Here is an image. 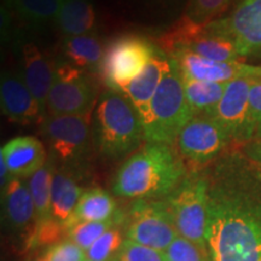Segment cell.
<instances>
[{
    "mask_svg": "<svg viewBox=\"0 0 261 261\" xmlns=\"http://www.w3.org/2000/svg\"><path fill=\"white\" fill-rule=\"evenodd\" d=\"M204 172L208 260L261 261V166L233 151Z\"/></svg>",
    "mask_w": 261,
    "mask_h": 261,
    "instance_id": "cell-1",
    "label": "cell"
},
{
    "mask_svg": "<svg viewBox=\"0 0 261 261\" xmlns=\"http://www.w3.org/2000/svg\"><path fill=\"white\" fill-rule=\"evenodd\" d=\"M188 175L180 152L173 145L145 143L117 169L112 191L130 200H161Z\"/></svg>",
    "mask_w": 261,
    "mask_h": 261,
    "instance_id": "cell-2",
    "label": "cell"
},
{
    "mask_svg": "<svg viewBox=\"0 0 261 261\" xmlns=\"http://www.w3.org/2000/svg\"><path fill=\"white\" fill-rule=\"evenodd\" d=\"M92 129L98 151L109 159L130 154L145 140L144 127L135 107L125 94L113 90L99 94Z\"/></svg>",
    "mask_w": 261,
    "mask_h": 261,
    "instance_id": "cell-3",
    "label": "cell"
},
{
    "mask_svg": "<svg viewBox=\"0 0 261 261\" xmlns=\"http://www.w3.org/2000/svg\"><path fill=\"white\" fill-rule=\"evenodd\" d=\"M194 116L185 96L180 67L171 57V68L156 91L143 126L145 142L174 145L181 129Z\"/></svg>",
    "mask_w": 261,
    "mask_h": 261,
    "instance_id": "cell-4",
    "label": "cell"
},
{
    "mask_svg": "<svg viewBox=\"0 0 261 261\" xmlns=\"http://www.w3.org/2000/svg\"><path fill=\"white\" fill-rule=\"evenodd\" d=\"M179 236L207 252L208 180L205 172L188 173L178 188L165 198Z\"/></svg>",
    "mask_w": 261,
    "mask_h": 261,
    "instance_id": "cell-5",
    "label": "cell"
},
{
    "mask_svg": "<svg viewBox=\"0 0 261 261\" xmlns=\"http://www.w3.org/2000/svg\"><path fill=\"white\" fill-rule=\"evenodd\" d=\"M92 113L86 115H50L41 122L40 132L46 139L51 158L62 163V167H83L92 146Z\"/></svg>",
    "mask_w": 261,
    "mask_h": 261,
    "instance_id": "cell-6",
    "label": "cell"
},
{
    "mask_svg": "<svg viewBox=\"0 0 261 261\" xmlns=\"http://www.w3.org/2000/svg\"><path fill=\"white\" fill-rule=\"evenodd\" d=\"M159 50L142 35L126 34L113 39L106 47L99 76L108 90L123 91L145 67Z\"/></svg>",
    "mask_w": 261,
    "mask_h": 261,
    "instance_id": "cell-7",
    "label": "cell"
},
{
    "mask_svg": "<svg viewBox=\"0 0 261 261\" xmlns=\"http://www.w3.org/2000/svg\"><path fill=\"white\" fill-rule=\"evenodd\" d=\"M54 81L47 98L50 115H86L98 100V86L91 75L64 60L54 62Z\"/></svg>",
    "mask_w": 261,
    "mask_h": 261,
    "instance_id": "cell-8",
    "label": "cell"
},
{
    "mask_svg": "<svg viewBox=\"0 0 261 261\" xmlns=\"http://www.w3.org/2000/svg\"><path fill=\"white\" fill-rule=\"evenodd\" d=\"M127 240L165 252L179 236L172 214L161 200H136L123 223Z\"/></svg>",
    "mask_w": 261,
    "mask_h": 261,
    "instance_id": "cell-9",
    "label": "cell"
},
{
    "mask_svg": "<svg viewBox=\"0 0 261 261\" xmlns=\"http://www.w3.org/2000/svg\"><path fill=\"white\" fill-rule=\"evenodd\" d=\"M204 29L232 41L243 60H261V0H238L230 14Z\"/></svg>",
    "mask_w": 261,
    "mask_h": 261,
    "instance_id": "cell-10",
    "label": "cell"
},
{
    "mask_svg": "<svg viewBox=\"0 0 261 261\" xmlns=\"http://www.w3.org/2000/svg\"><path fill=\"white\" fill-rule=\"evenodd\" d=\"M253 81H230L219 100L205 115L213 119L225 130L232 143L244 145L255 138V125L250 110L249 94Z\"/></svg>",
    "mask_w": 261,
    "mask_h": 261,
    "instance_id": "cell-11",
    "label": "cell"
},
{
    "mask_svg": "<svg viewBox=\"0 0 261 261\" xmlns=\"http://www.w3.org/2000/svg\"><path fill=\"white\" fill-rule=\"evenodd\" d=\"M225 130L205 114H198L185 125L178 137V150L195 166L217 160L231 144Z\"/></svg>",
    "mask_w": 261,
    "mask_h": 261,
    "instance_id": "cell-12",
    "label": "cell"
},
{
    "mask_svg": "<svg viewBox=\"0 0 261 261\" xmlns=\"http://www.w3.org/2000/svg\"><path fill=\"white\" fill-rule=\"evenodd\" d=\"M168 56L177 61L182 74L196 80L211 83H230L241 79L261 80V65L210 61L187 51H175Z\"/></svg>",
    "mask_w": 261,
    "mask_h": 261,
    "instance_id": "cell-13",
    "label": "cell"
},
{
    "mask_svg": "<svg viewBox=\"0 0 261 261\" xmlns=\"http://www.w3.org/2000/svg\"><path fill=\"white\" fill-rule=\"evenodd\" d=\"M3 220L6 227L16 234L24 237V243L31 242L35 228V207L24 179L12 177L2 190Z\"/></svg>",
    "mask_w": 261,
    "mask_h": 261,
    "instance_id": "cell-14",
    "label": "cell"
},
{
    "mask_svg": "<svg viewBox=\"0 0 261 261\" xmlns=\"http://www.w3.org/2000/svg\"><path fill=\"white\" fill-rule=\"evenodd\" d=\"M0 107L8 119L19 125L42 122L45 117L21 74L11 70L3 71L0 77Z\"/></svg>",
    "mask_w": 261,
    "mask_h": 261,
    "instance_id": "cell-15",
    "label": "cell"
},
{
    "mask_svg": "<svg viewBox=\"0 0 261 261\" xmlns=\"http://www.w3.org/2000/svg\"><path fill=\"white\" fill-rule=\"evenodd\" d=\"M18 50L19 74L37 99L42 113H47V98L54 81L55 63H51L33 41L21 40Z\"/></svg>",
    "mask_w": 261,
    "mask_h": 261,
    "instance_id": "cell-16",
    "label": "cell"
},
{
    "mask_svg": "<svg viewBox=\"0 0 261 261\" xmlns=\"http://www.w3.org/2000/svg\"><path fill=\"white\" fill-rule=\"evenodd\" d=\"M169 68H171V57L159 46V50L156 51L145 69L135 80L130 81L123 91V94L128 98L137 113L139 114L143 126L148 120L150 107L156 91Z\"/></svg>",
    "mask_w": 261,
    "mask_h": 261,
    "instance_id": "cell-17",
    "label": "cell"
},
{
    "mask_svg": "<svg viewBox=\"0 0 261 261\" xmlns=\"http://www.w3.org/2000/svg\"><path fill=\"white\" fill-rule=\"evenodd\" d=\"M0 159L14 177L29 179L47 162V154L40 139L19 136L10 139L0 150Z\"/></svg>",
    "mask_w": 261,
    "mask_h": 261,
    "instance_id": "cell-18",
    "label": "cell"
},
{
    "mask_svg": "<svg viewBox=\"0 0 261 261\" xmlns=\"http://www.w3.org/2000/svg\"><path fill=\"white\" fill-rule=\"evenodd\" d=\"M61 47L64 61L89 74H99L107 45L97 33L64 37Z\"/></svg>",
    "mask_w": 261,
    "mask_h": 261,
    "instance_id": "cell-19",
    "label": "cell"
},
{
    "mask_svg": "<svg viewBox=\"0 0 261 261\" xmlns=\"http://www.w3.org/2000/svg\"><path fill=\"white\" fill-rule=\"evenodd\" d=\"M84 191L73 171L64 167L55 168L51 190L52 219L65 227Z\"/></svg>",
    "mask_w": 261,
    "mask_h": 261,
    "instance_id": "cell-20",
    "label": "cell"
},
{
    "mask_svg": "<svg viewBox=\"0 0 261 261\" xmlns=\"http://www.w3.org/2000/svg\"><path fill=\"white\" fill-rule=\"evenodd\" d=\"M56 24L63 37L96 33L97 12L92 0H63Z\"/></svg>",
    "mask_w": 261,
    "mask_h": 261,
    "instance_id": "cell-21",
    "label": "cell"
},
{
    "mask_svg": "<svg viewBox=\"0 0 261 261\" xmlns=\"http://www.w3.org/2000/svg\"><path fill=\"white\" fill-rule=\"evenodd\" d=\"M117 203L109 192L100 188L85 190L65 228L86 221H106L119 213Z\"/></svg>",
    "mask_w": 261,
    "mask_h": 261,
    "instance_id": "cell-22",
    "label": "cell"
},
{
    "mask_svg": "<svg viewBox=\"0 0 261 261\" xmlns=\"http://www.w3.org/2000/svg\"><path fill=\"white\" fill-rule=\"evenodd\" d=\"M54 173L55 160L50 156L47 162L27 180L35 207V219H37L35 226L54 220L51 215V190Z\"/></svg>",
    "mask_w": 261,
    "mask_h": 261,
    "instance_id": "cell-23",
    "label": "cell"
},
{
    "mask_svg": "<svg viewBox=\"0 0 261 261\" xmlns=\"http://www.w3.org/2000/svg\"><path fill=\"white\" fill-rule=\"evenodd\" d=\"M181 77L185 96L195 115L204 114L213 109L219 103L227 85V83L196 80L182 73Z\"/></svg>",
    "mask_w": 261,
    "mask_h": 261,
    "instance_id": "cell-24",
    "label": "cell"
},
{
    "mask_svg": "<svg viewBox=\"0 0 261 261\" xmlns=\"http://www.w3.org/2000/svg\"><path fill=\"white\" fill-rule=\"evenodd\" d=\"M63 0H14L12 11L32 25L56 21Z\"/></svg>",
    "mask_w": 261,
    "mask_h": 261,
    "instance_id": "cell-25",
    "label": "cell"
},
{
    "mask_svg": "<svg viewBox=\"0 0 261 261\" xmlns=\"http://www.w3.org/2000/svg\"><path fill=\"white\" fill-rule=\"evenodd\" d=\"M126 214L123 212H119L115 217L106 221H86L74 225L67 230V238L77 244L81 249L86 252L92 244L108 230L115 226V225L125 223Z\"/></svg>",
    "mask_w": 261,
    "mask_h": 261,
    "instance_id": "cell-26",
    "label": "cell"
},
{
    "mask_svg": "<svg viewBox=\"0 0 261 261\" xmlns=\"http://www.w3.org/2000/svg\"><path fill=\"white\" fill-rule=\"evenodd\" d=\"M125 240L123 223L115 225L86 250V259L90 261H114Z\"/></svg>",
    "mask_w": 261,
    "mask_h": 261,
    "instance_id": "cell-27",
    "label": "cell"
},
{
    "mask_svg": "<svg viewBox=\"0 0 261 261\" xmlns=\"http://www.w3.org/2000/svg\"><path fill=\"white\" fill-rule=\"evenodd\" d=\"M230 3L231 0H189L181 17L197 25H207L219 18Z\"/></svg>",
    "mask_w": 261,
    "mask_h": 261,
    "instance_id": "cell-28",
    "label": "cell"
},
{
    "mask_svg": "<svg viewBox=\"0 0 261 261\" xmlns=\"http://www.w3.org/2000/svg\"><path fill=\"white\" fill-rule=\"evenodd\" d=\"M165 254L167 261H210L203 248L181 236L173 241Z\"/></svg>",
    "mask_w": 261,
    "mask_h": 261,
    "instance_id": "cell-29",
    "label": "cell"
},
{
    "mask_svg": "<svg viewBox=\"0 0 261 261\" xmlns=\"http://www.w3.org/2000/svg\"><path fill=\"white\" fill-rule=\"evenodd\" d=\"M45 261H84L86 260V252L75 244L69 238L51 244L42 249L39 254Z\"/></svg>",
    "mask_w": 261,
    "mask_h": 261,
    "instance_id": "cell-30",
    "label": "cell"
},
{
    "mask_svg": "<svg viewBox=\"0 0 261 261\" xmlns=\"http://www.w3.org/2000/svg\"><path fill=\"white\" fill-rule=\"evenodd\" d=\"M114 261H167L165 252L125 240Z\"/></svg>",
    "mask_w": 261,
    "mask_h": 261,
    "instance_id": "cell-31",
    "label": "cell"
},
{
    "mask_svg": "<svg viewBox=\"0 0 261 261\" xmlns=\"http://www.w3.org/2000/svg\"><path fill=\"white\" fill-rule=\"evenodd\" d=\"M140 4L159 14L172 15L175 12H184L189 0H139Z\"/></svg>",
    "mask_w": 261,
    "mask_h": 261,
    "instance_id": "cell-32",
    "label": "cell"
},
{
    "mask_svg": "<svg viewBox=\"0 0 261 261\" xmlns=\"http://www.w3.org/2000/svg\"><path fill=\"white\" fill-rule=\"evenodd\" d=\"M250 110L255 125V138H261V80L253 81L252 89L249 94Z\"/></svg>",
    "mask_w": 261,
    "mask_h": 261,
    "instance_id": "cell-33",
    "label": "cell"
},
{
    "mask_svg": "<svg viewBox=\"0 0 261 261\" xmlns=\"http://www.w3.org/2000/svg\"><path fill=\"white\" fill-rule=\"evenodd\" d=\"M241 152L250 160V161L257 163L261 166V138L254 139L252 142L242 145Z\"/></svg>",
    "mask_w": 261,
    "mask_h": 261,
    "instance_id": "cell-34",
    "label": "cell"
},
{
    "mask_svg": "<svg viewBox=\"0 0 261 261\" xmlns=\"http://www.w3.org/2000/svg\"><path fill=\"white\" fill-rule=\"evenodd\" d=\"M12 2H14V0H3L2 5H4V6H6V8H9L10 10H12Z\"/></svg>",
    "mask_w": 261,
    "mask_h": 261,
    "instance_id": "cell-35",
    "label": "cell"
},
{
    "mask_svg": "<svg viewBox=\"0 0 261 261\" xmlns=\"http://www.w3.org/2000/svg\"><path fill=\"white\" fill-rule=\"evenodd\" d=\"M27 261H45V260L42 259V257L38 254L37 256H35V257H32V259H29V260H27Z\"/></svg>",
    "mask_w": 261,
    "mask_h": 261,
    "instance_id": "cell-36",
    "label": "cell"
},
{
    "mask_svg": "<svg viewBox=\"0 0 261 261\" xmlns=\"http://www.w3.org/2000/svg\"><path fill=\"white\" fill-rule=\"evenodd\" d=\"M84 261H90V260H87V259H86V260H84Z\"/></svg>",
    "mask_w": 261,
    "mask_h": 261,
    "instance_id": "cell-37",
    "label": "cell"
}]
</instances>
